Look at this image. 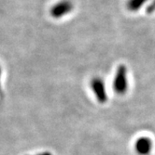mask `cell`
<instances>
[{
  "label": "cell",
  "instance_id": "obj_2",
  "mask_svg": "<svg viewBox=\"0 0 155 155\" xmlns=\"http://www.w3.org/2000/svg\"><path fill=\"white\" fill-rule=\"evenodd\" d=\"M73 9V4L71 1L68 0H63V1L58 2L57 4L53 5V7L51 8V16L54 19H59L69 12H71Z\"/></svg>",
  "mask_w": 155,
  "mask_h": 155
},
{
  "label": "cell",
  "instance_id": "obj_6",
  "mask_svg": "<svg viewBox=\"0 0 155 155\" xmlns=\"http://www.w3.org/2000/svg\"><path fill=\"white\" fill-rule=\"evenodd\" d=\"M153 10H155V0H153L152 3L150 5V7H149L148 9H147L148 13H150V12H152Z\"/></svg>",
  "mask_w": 155,
  "mask_h": 155
},
{
  "label": "cell",
  "instance_id": "obj_5",
  "mask_svg": "<svg viewBox=\"0 0 155 155\" xmlns=\"http://www.w3.org/2000/svg\"><path fill=\"white\" fill-rule=\"evenodd\" d=\"M148 0H128L127 3H126V8L129 11L135 12L138 10Z\"/></svg>",
  "mask_w": 155,
  "mask_h": 155
},
{
  "label": "cell",
  "instance_id": "obj_4",
  "mask_svg": "<svg viewBox=\"0 0 155 155\" xmlns=\"http://www.w3.org/2000/svg\"><path fill=\"white\" fill-rule=\"evenodd\" d=\"M135 148L137 153L140 155H147L150 152L152 148V142L150 137H139L135 144Z\"/></svg>",
  "mask_w": 155,
  "mask_h": 155
},
{
  "label": "cell",
  "instance_id": "obj_3",
  "mask_svg": "<svg viewBox=\"0 0 155 155\" xmlns=\"http://www.w3.org/2000/svg\"><path fill=\"white\" fill-rule=\"evenodd\" d=\"M91 87L96 96L97 101L100 103H105L107 97L103 81L100 78H93L91 81Z\"/></svg>",
  "mask_w": 155,
  "mask_h": 155
},
{
  "label": "cell",
  "instance_id": "obj_7",
  "mask_svg": "<svg viewBox=\"0 0 155 155\" xmlns=\"http://www.w3.org/2000/svg\"><path fill=\"white\" fill-rule=\"evenodd\" d=\"M0 74H1V70H0Z\"/></svg>",
  "mask_w": 155,
  "mask_h": 155
},
{
  "label": "cell",
  "instance_id": "obj_1",
  "mask_svg": "<svg viewBox=\"0 0 155 155\" xmlns=\"http://www.w3.org/2000/svg\"><path fill=\"white\" fill-rule=\"evenodd\" d=\"M126 68L124 65H121L118 70L117 74L113 82L114 91L118 94H124L127 90V77H126Z\"/></svg>",
  "mask_w": 155,
  "mask_h": 155
}]
</instances>
